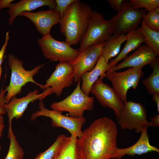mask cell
<instances>
[{
  "label": "cell",
  "mask_w": 159,
  "mask_h": 159,
  "mask_svg": "<svg viewBox=\"0 0 159 159\" xmlns=\"http://www.w3.org/2000/svg\"><path fill=\"white\" fill-rule=\"evenodd\" d=\"M117 133V125L111 118L103 117L95 120L79 138L83 159L113 158L118 148Z\"/></svg>",
  "instance_id": "6da1fadb"
},
{
  "label": "cell",
  "mask_w": 159,
  "mask_h": 159,
  "mask_svg": "<svg viewBox=\"0 0 159 159\" xmlns=\"http://www.w3.org/2000/svg\"><path fill=\"white\" fill-rule=\"evenodd\" d=\"M93 11L88 5L75 0L64 12L60 24V32L69 45L80 42L86 32Z\"/></svg>",
  "instance_id": "7a4b0ae2"
},
{
  "label": "cell",
  "mask_w": 159,
  "mask_h": 159,
  "mask_svg": "<svg viewBox=\"0 0 159 159\" xmlns=\"http://www.w3.org/2000/svg\"><path fill=\"white\" fill-rule=\"evenodd\" d=\"M8 57L11 74L9 84L5 89L7 92L5 98L6 104L8 103L13 97L20 94L22 87L28 82L35 84L43 89V85L35 81L33 77L38 73L45 64L38 65L31 70H26L23 67L22 60L11 54H9Z\"/></svg>",
  "instance_id": "3957f363"
},
{
  "label": "cell",
  "mask_w": 159,
  "mask_h": 159,
  "mask_svg": "<svg viewBox=\"0 0 159 159\" xmlns=\"http://www.w3.org/2000/svg\"><path fill=\"white\" fill-rule=\"evenodd\" d=\"M112 34L110 20H105L102 13L93 11L78 50L80 52L91 46L105 42Z\"/></svg>",
  "instance_id": "277c9868"
},
{
  "label": "cell",
  "mask_w": 159,
  "mask_h": 159,
  "mask_svg": "<svg viewBox=\"0 0 159 159\" xmlns=\"http://www.w3.org/2000/svg\"><path fill=\"white\" fill-rule=\"evenodd\" d=\"M81 80L72 93L63 100L53 102L51 105L52 110L62 112H68L69 117L80 118L85 110L91 111L93 108L94 99L85 94L82 91Z\"/></svg>",
  "instance_id": "5b68a950"
},
{
  "label": "cell",
  "mask_w": 159,
  "mask_h": 159,
  "mask_svg": "<svg viewBox=\"0 0 159 159\" xmlns=\"http://www.w3.org/2000/svg\"><path fill=\"white\" fill-rule=\"evenodd\" d=\"M39 110L33 113L30 117L32 120H35L38 117L44 116L51 119V125L53 127L64 128L67 130L71 135H74L79 139L82 135V127L86 120L82 117L73 118L62 115V112L49 110L46 108L43 100L40 101L38 105Z\"/></svg>",
  "instance_id": "8992f818"
},
{
  "label": "cell",
  "mask_w": 159,
  "mask_h": 159,
  "mask_svg": "<svg viewBox=\"0 0 159 159\" xmlns=\"http://www.w3.org/2000/svg\"><path fill=\"white\" fill-rule=\"evenodd\" d=\"M37 42L44 56L51 61L70 62L74 61L80 53L78 49L72 47L65 41L55 39L50 33L38 39Z\"/></svg>",
  "instance_id": "52a82bcc"
},
{
  "label": "cell",
  "mask_w": 159,
  "mask_h": 159,
  "mask_svg": "<svg viewBox=\"0 0 159 159\" xmlns=\"http://www.w3.org/2000/svg\"><path fill=\"white\" fill-rule=\"evenodd\" d=\"M147 116L146 110L141 103L130 100L124 103L123 108L117 120L122 130H135L140 133L150 127Z\"/></svg>",
  "instance_id": "ba28073f"
},
{
  "label": "cell",
  "mask_w": 159,
  "mask_h": 159,
  "mask_svg": "<svg viewBox=\"0 0 159 159\" xmlns=\"http://www.w3.org/2000/svg\"><path fill=\"white\" fill-rule=\"evenodd\" d=\"M146 11L133 9L130 1H125L117 14L110 20L113 34H125L136 29Z\"/></svg>",
  "instance_id": "9c48e42d"
},
{
  "label": "cell",
  "mask_w": 159,
  "mask_h": 159,
  "mask_svg": "<svg viewBox=\"0 0 159 159\" xmlns=\"http://www.w3.org/2000/svg\"><path fill=\"white\" fill-rule=\"evenodd\" d=\"M143 67H130L125 71L105 73L107 77L111 82L112 88L120 99L125 103L127 100V93L131 87L137 88L143 74Z\"/></svg>",
  "instance_id": "30bf717a"
},
{
  "label": "cell",
  "mask_w": 159,
  "mask_h": 159,
  "mask_svg": "<svg viewBox=\"0 0 159 159\" xmlns=\"http://www.w3.org/2000/svg\"><path fill=\"white\" fill-rule=\"evenodd\" d=\"M39 92L38 90H36L21 98L14 96L8 103L6 104L5 110L8 117L9 128L11 127V122L14 118L17 120L23 116L30 103L37 100H43L47 96L53 94L50 87L45 89L42 93H39Z\"/></svg>",
  "instance_id": "8fae6325"
},
{
  "label": "cell",
  "mask_w": 159,
  "mask_h": 159,
  "mask_svg": "<svg viewBox=\"0 0 159 159\" xmlns=\"http://www.w3.org/2000/svg\"><path fill=\"white\" fill-rule=\"evenodd\" d=\"M105 42L90 47L80 52L77 58L69 62L74 70V82H78L85 72H90L95 66Z\"/></svg>",
  "instance_id": "7c38bea8"
},
{
  "label": "cell",
  "mask_w": 159,
  "mask_h": 159,
  "mask_svg": "<svg viewBox=\"0 0 159 159\" xmlns=\"http://www.w3.org/2000/svg\"><path fill=\"white\" fill-rule=\"evenodd\" d=\"M74 70L68 62H60L57 64L55 69L43 85V90L50 87L53 93L60 96L64 88L73 84Z\"/></svg>",
  "instance_id": "4fadbf2b"
},
{
  "label": "cell",
  "mask_w": 159,
  "mask_h": 159,
  "mask_svg": "<svg viewBox=\"0 0 159 159\" xmlns=\"http://www.w3.org/2000/svg\"><path fill=\"white\" fill-rule=\"evenodd\" d=\"M102 79L100 77L96 81L91 88L90 92L95 96L102 106L114 111L117 120L123 108L124 103L112 87L105 83Z\"/></svg>",
  "instance_id": "5bb4252c"
},
{
  "label": "cell",
  "mask_w": 159,
  "mask_h": 159,
  "mask_svg": "<svg viewBox=\"0 0 159 159\" xmlns=\"http://www.w3.org/2000/svg\"><path fill=\"white\" fill-rule=\"evenodd\" d=\"M19 16L28 18L33 23L37 31L43 36L50 34L52 27L59 23L62 18L59 13L54 9L37 12H23Z\"/></svg>",
  "instance_id": "9a60e30c"
},
{
  "label": "cell",
  "mask_w": 159,
  "mask_h": 159,
  "mask_svg": "<svg viewBox=\"0 0 159 159\" xmlns=\"http://www.w3.org/2000/svg\"><path fill=\"white\" fill-rule=\"evenodd\" d=\"M158 55L147 44H141L132 54L111 69L106 72L109 73L126 67H144L150 64L157 57Z\"/></svg>",
  "instance_id": "2e32d148"
},
{
  "label": "cell",
  "mask_w": 159,
  "mask_h": 159,
  "mask_svg": "<svg viewBox=\"0 0 159 159\" xmlns=\"http://www.w3.org/2000/svg\"><path fill=\"white\" fill-rule=\"evenodd\" d=\"M56 4L55 0H22L11 3L7 11L9 16L8 24L12 25L16 17L23 12H30L43 6H48L49 9L53 10Z\"/></svg>",
  "instance_id": "e0dca14e"
},
{
  "label": "cell",
  "mask_w": 159,
  "mask_h": 159,
  "mask_svg": "<svg viewBox=\"0 0 159 159\" xmlns=\"http://www.w3.org/2000/svg\"><path fill=\"white\" fill-rule=\"evenodd\" d=\"M148 129L145 128L141 132L140 138L133 145L126 148H118L112 159H120L126 155L133 156L135 155H141L152 151L159 152V149L151 145L149 143L147 133Z\"/></svg>",
  "instance_id": "ac0fdd59"
},
{
  "label": "cell",
  "mask_w": 159,
  "mask_h": 159,
  "mask_svg": "<svg viewBox=\"0 0 159 159\" xmlns=\"http://www.w3.org/2000/svg\"><path fill=\"white\" fill-rule=\"evenodd\" d=\"M108 67V63L101 55L93 69L82 74L81 78L82 81L81 90L85 94L89 96L91 88L99 77L103 79L106 77L105 73Z\"/></svg>",
  "instance_id": "d6986e66"
},
{
  "label": "cell",
  "mask_w": 159,
  "mask_h": 159,
  "mask_svg": "<svg viewBox=\"0 0 159 159\" xmlns=\"http://www.w3.org/2000/svg\"><path fill=\"white\" fill-rule=\"evenodd\" d=\"M126 35L127 38L124 47L115 59L111 60L108 62V70L116 66L120 61L125 59L130 52L137 49L142 43L145 42L144 37L137 29L127 34Z\"/></svg>",
  "instance_id": "ffe728a7"
},
{
  "label": "cell",
  "mask_w": 159,
  "mask_h": 159,
  "mask_svg": "<svg viewBox=\"0 0 159 159\" xmlns=\"http://www.w3.org/2000/svg\"><path fill=\"white\" fill-rule=\"evenodd\" d=\"M53 159H83L79 139L74 135L66 136Z\"/></svg>",
  "instance_id": "44dd1931"
},
{
  "label": "cell",
  "mask_w": 159,
  "mask_h": 159,
  "mask_svg": "<svg viewBox=\"0 0 159 159\" xmlns=\"http://www.w3.org/2000/svg\"><path fill=\"white\" fill-rule=\"evenodd\" d=\"M127 38L126 34H114L105 42L101 55L107 63L111 59L119 54L122 44Z\"/></svg>",
  "instance_id": "7402d4cb"
},
{
  "label": "cell",
  "mask_w": 159,
  "mask_h": 159,
  "mask_svg": "<svg viewBox=\"0 0 159 159\" xmlns=\"http://www.w3.org/2000/svg\"><path fill=\"white\" fill-rule=\"evenodd\" d=\"M150 65L152 72L142 82L150 94H159V57H157Z\"/></svg>",
  "instance_id": "603a6c76"
},
{
  "label": "cell",
  "mask_w": 159,
  "mask_h": 159,
  "mask_svg": "<svg viewBox=\"0 0 159 159\" xmlns=\"http://www.w3.org/2000/svg\"><path fill=\"white\" fill-rule=\"evenodd\" d=\"M144 37L145 43L149 45L156 53L159 55V32L152 30L145 25L142 21L141 26L137 29Z\"/></svg>",
  "instance_id": "cb8c5ba5"
},
{
  "label": "cell",
  "mask_w": 159,
  "mask_h": 159,
  "mask_svg": "<svg viewBox=\"0 0 159 159\" xmlns=\"http://www.w3.org/2000/svg\"><path fill=\"white\" fill-rule=\"evenodd\" d=\"M8 136L10 139V144L5 159H22L25 152L16 140L12 128L8 129Z\"/></svg>",
  "instance_id": "d4e9b609"
},
{
  "label": "cell",
  "mask_w": 159,
  "mask_h": 159,
  "mask_svg": "<svg viewBox=\"0 0 159 159\" xmlns=\"http://www.w3.org/2000/svg\"><path fill=\"white\" fill-rule=\"evenodd\" d=\"M66 136L59 135L53 143L46 151L38 154L34 159H53L62 145Z\"/></svg>",
  "instance_id": "484cf974"
},
{
  "label": "cell",
  "mask_w": 159,
  "mask_h": 159,
  "mask_svg": "<svg viewBox=\"0 0 159 159\" xmlns=\"http://www.w3.org/2000/svg\"><path fill=\"white\" fill-rule=\"evenodd\" d=\"M142 21L148 28L159 32V7L146 13Z\"/></svg>",
  "instance_id": "4316f807"
},
{
  "label": "cell",
  "mask_w": 159,
  "mask_h": 159,
  "mask_svg": "<svg viewBox=\"0 0 159 159\" xmlns=\"http://www.w3.org/2000/svg\"><path fill=\"white\" fill-rule=\"evenodd\" d=\"M132 7L135 9L144 8L146 11H150L159 7V0H130Z\"/></svg>",
  "instance_id": "83f0119b"
},
{
  "label": "cell",
  "mask_w": 159,
  "mask_h": 159,
  "mask_svg": "<svg viewBox=\"0 0 159 159\" xmlns=\"http://www.w3.org/2000/svg\"><path fill=\"white\" fill-rule=\"evenodd\" d=\"M75 0H55L56 6L54 9L60 14L61 18L69 6Z\"/></svg>",
  "instance_id": "f1b7e54d"
},
{
  "label": "cell",
  "mask_w": 159,
  "mask_h": 159,
  "mask_svg": "<svg viewBox=\"0 0 159 159\" xmlns=\"http://www.w3.org/2000/svg\"><path fill=\"white\" fill-rule=\"evenodd\" d=\"M9 38V32L8 31L6 34L4 42L0 50V67H1V64L4 60V54L8 44Z\"/></svg>",
  "instance_id": "f546056e"
},
{
  "label": "cell",
  "mask_w": 159,
  "mask_h": 159,
  "mask_svg": "<svg viewBox=\"0 0 159 159\" xmlns=\"http://www.w3.org/2000/svg\"><path fill=\"white\" fill-rule=\"evenodd\" d=\"M6 92L5 90L2 87L0 92V114L2 115L6 113L5 110L6 104L5 101V95Z\"/></svg>",
  "instance_id": "4dcf8cb0"
},
{
  "label": "cell",
  "mask_w": 159,
  "mask_h": 159,
  "mask_svg": "<svg viewBox=\"0 0 159 159\" xmlns=\"http://www.w3.org/2000/svg\"><path fill=\"white\" fill-rule=\"evenodd\" d=\"M107 1L111 7L118 12L121 9L125 0H108Z\"/></svg>",
  "instance_id": "1f68e13d"
},
{
  "label": "cell",
  "mask_w": 159,
  "mask_h": 159,
  "mask_svg": "<svg viewBox=\"0 0 159 159\" xmlns=\"http://www.w3.org/2000/svg\"><path fill=\"white\" fill-rule=\"evenodd\" d=\"M149 122L150 127H158L159 126V115L156 114L150 118Z\"/></svg>",
  "instance_id": "d6a6232c"
},
{
  "label": "cell",
  "mask_w": 159,
  "mask_h": 159,
  "mask_svg": "<svg viewBox=\"0 0 159 159\" xmlns=\"http://www.w3.org/2000/svg\"><path fill=\"white\" fill-rule=\"evenodd\" d=\"M13 0H0V11L2 9L9 8Z\"/></svg>",
  "instance_id": "836d02e7"
},
{
  "label": "cell",
  "mask_w": 159,
  "mask_h": 159,
  "mask_svg": "<svg viewBox=\"0 0 159 159\" xmlns=\"http://www.w3.org/2000/svg\"><path fill=\"white\" fill-rule=\"evenodd\" d=\"M2 115L0 114V137L2 136L3 131L4 127V121Z\"/></svg>",
  "instance_id": "e575fe53"
},
{
  "label": "cell",
  "mask_w": 159,
  "mask_h": 159,
  "mask_svg": "<svg viewBox=\"0 0 159 159\" xmlns=\"http://www.w3.org/2000/svg\"><path fill=\"white\" fill-rule=\"evenodd\" d=\"M152 98L153 100L156 104L157 110L158 112H159V94H155L153 95Z\"/></svg>",
  "instance_id": "d590c367"
},
{
  "label": "cell",
  "mask_w": 159,
  "mask_h": 159,
  "mask_svg": "<svg viewBox=\"0 0 159 159\" xmlns=\"http://www.w3.org/2000/svg\"><path fill=\"white\" fill-rule=\"evenodd\" d=\"M2 71V68L1 67H0V78L1 75V72Z\"/></svg>",
  "instance_id": "8d00e7d4"
},
{
  "label": "cell",
  "mask_w": 159,
  "mask_h": 159,
  "mask_svg": "<svg viewBox=\"0 0 159 159\" xmlns=\"http://www.w3.org/2000/svg\"><path fill=\"white\" fill-rule=\"evenodd\" d=\"M1 146L0 144V149H1Z\"/></svg>",
  "instance_id": "74e56055"
}]
</instances>
